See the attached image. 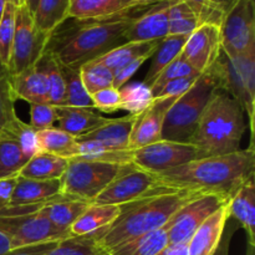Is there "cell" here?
<instances>
[{"label": "cell", "instance_id": "f6af8a7d", "mask_svg": "<svg viewBox=\"0 0 255 255\" xmlns=\"http://www.w3.org/2000/svg\"><path fill=\"white\" fill-rule=\"evenodd\" d=\"M56 122L55 107L50 104L30 105V126L36 132L54 127Z\"/></svg>", "mask_w": 255, "mask_h": 255}, {"label": "cell", "instance_id": "f546056e", "mask_svg": "<svg viewBox=\"0 0 255 255\" xmlns=\"http://www.w3.org/2000/svg\"><path fill=\"white\" fill-rule=\"evenodd\" d=\"M37 142L40 152H46L66 159L76 158L77 156L76 138L57 127L37 132Z\"/></svg>", "mask_w": 255, "mask_h": 255}, {"label": "cell", "instance_id": "9a60e30c", "mask_svg": "<svg viewBox=\"0 0 255 255\" xmlns=\"http://www.w3.org/2000/svg\"><path fill=\"white\" fill-rule=\"evenodd\" d=\"M178 97H157L144 111L134 116L131 137H129V149L141 148L161 141L162 128L167 112Z\"/></svg>", "mask_w": 255, "mask_h": 255}, {"label": "cell", "instance_id": "30bf717a", "mask_svg": "<svg viewBox=\"0 0 255 255\" xmlns=\"http://www.w3.org/2000/svg\"><path fill=\"white\" fill-rule=\"evenodd\" d=\"M222 51L238 55L255 47V1L236 0L223 16L221 25Z\"/></svg>", "mask_w": 255, "mask_h": 255}, {"label": "cell", "instance_id": "603a6c76", "mask_svg": "<svg viewBox=\"0 0 255 255\" xmlns=\"http://www.w3.org/2000/svg\"><path fill=\"white\" fill-rule=\"evenodd\" d=\"M55 114L59 124L57 128L74 137H79L97 128L107 120L97 114L94 109L87 107L57 106L55 107Z\"/></svg>", "mask_w": 255, "mask_h": 255}, {"label": "cell", "instance_id": "f35d334b", "mask_svg": "<svg viewBox=\"0 0 255 255\" xmlns=\"http://www.w3.org/2000/svg\"><path fill=\"white\" fill-rule=\"evenodd\" d=\"M44 255H109V253L97 243L94 236H71L57 242L56 246Z\"/></svg>", "mask_w": 255, "mask_h": 255}, {"label": "cell", "instance_id": "4fadbf2b", "mask_svg": "<svg viewBox=\"0 0 255 255\" xmlns=\"http://www.w3.org/2000/svg\"><path fill=\"white\" fill-rule=\"evenodd\" d=\"M228 201V198L218 194H201L182 207L169 219L168 246L188 244L201 224Z\"/></svg>", "mask_w": 255, "mask_h": 255}, {"label": "cell", "instance_id": "60d3db41", "mask_svg": "<svg viewBox=\"0 0 255 255\" xmlns=\"http://www.w3.org/2000/svg\"><path fill=\"white\" fill-rule=\"evenodd\" d=\"M201 19L202 24L221 25L223 16L236 0H183Z\"/></svg>", "mask_w": 255, "mask_h": 255}, {"label": "cell", "instance_id": "11a10c76", "mask_svg": "<svg viewBox=\"0 0 255 255\" xmlns=\"http://www.w3.org/2000/svg\"><path fill=\"white\" fill-rule=\"evenodd\" d=\"M139 6H149V5H154L157 2H162V1H168V0H134Z\"/></svg>", "mask_w": 255, "mask_h": 255}, {"label": "cell", "instance_id": "7dc6e473", "mask_svg": "<svg viewBox=\"0 0 255 255\" xmlns=\"http://www.w3.org/2000/svg\"><path fill=\"white\" fill-rule=\"evenodd\" d=\"M201 75H193V76H187V77H181V79L172 80V81L167 82L158 92L154 96V99L157 97H168V96H181L184 92L188 91L189 87L196 82V80Z\"/></svg>", "mask_w": 255, "mask_h": 255}, {"label": "cell", "instance_id": "8fae6325", "mask_svg": "<svg viewBox=\"0 0 255 255\" xmlns=\"http://www.w3.org/2000/svg\"><path fill=\"white\" fill-rule=\"evenodd\" d=\"M197 158H202V156L194 144L166 139L141 148L129 149L131 163L137 168L153 174L168 171Z\"/></svg>", "mask_w": 255, "mask_h": 255}, {"label": "cell", "instance_id": "db71d44e", "mask_svg": "<svg viewBox=\"0 0 255 255\" xmlns=\"http://www.w3.org/2000/svg\"><path fill=\"white\" fill-rule=\"evenodd\" d=\"M10 251H12L10 237L5 234L4 232L0 231V255L7 254Z\"/></svg>", "mask_w": 255, "mask_h": 255}, {"label": "cell", "instance_id": "9c48e42d", "mask_svg": "<svg viewBox=\"0 0 255 255\" xmlns=\"http://www.w3.org/2000/svg\"><path fill=\"white\" fill-rule=\"evenodd\" d=\"M172 189L159 182L156 174L132 166L117 178H115L92 203L110 204V206H124L138 199L157 194L171 193Z\"/></svg>", "mask_w": 255, "mask_h": 255}, {"label": "cell", "instance_id": "7a4b0ae2", "mask_svg": "<svg viewBox=\"0 0 255 255\" xmlns=\"http://www.w3.org/2000/svg\"><path fill=\"white\" fill-rule=\"evenodd\" d=\"M134 7L124 14L105 19L75 20V24L60 25L47 40L45 51L54 55L64 65L81 66L84 62L99 59L115 47L125 44V34L139 15Z\"/></svg>", "mask_w": 255, "mask_h": 255}, {"label": "cell", "instance_id": "ac0fdd59", "mask_svg": "<svg viewBox=\"0 0 255 255\" xmlns=\"http://www.w3.org/2000/svg\"><path fill=\"white\" fill-rule=\"evenodd\" d=\"M61 194L60 179H29L17 176L9 206H36L56 199Z\"/></svg>", "mask_w": 255, "mask_h": 255}, {"label": "cell", "instance_id": "7bdbcfd3", "mask_svg": "<svg viewBox=\"0 0 255 255\" xmlns=\"http://www.w3.org/2000/svg\"><path fill=\"white\" fill-rule=\"evenodd\" d=\"M193 75L201 74H198L196 70L192 69L191 65L182 57V55H179V56L176 57L171 64L167 65V66L157 75L156 79L152 81V84L149 85L152 95H153V97L156 96L157 92H158L167 82L172 81V80L181 79V77L187 76H193Z\"/></svg>", "mask_w": 255, "mask_h": 255}, {"label": "cell", "instance_id": "ffe728a7", "mask_svg": "<svg viewBox=\"0 0 255 255\" xmlns=\"http://www.w3.org/2000/svg\"><path fill=\"white\" fill-rule=\"evenodd\" d=\"M15 99L32 104H50L49 84L39 65L29 67L11 79Z\"/></svg>", "mask_w": 255, "mask_h": 255}, {"label": "cell", "instance_id": "6f0895ef", "mask_svg": "<svg viewBox=\"0 0 255 255\" xmlns=\"http://www.w3.org/2000/svg\"><path fill=\"white\" fill-rule=\"evenodd\" d=\"M7 0H0V20H1L2 14H4V10H5V5H6ZM16 2V0H14Z\"/></svg>", "mask_w": 255, "mask_h": 255}, {"label": "cell", "instance_id": "5bb4252c", "mask_svg": "<svg viewBox=\"0 0 255 255\" xmlns=\"http://www.w3.org/2000/svg\"><path fill=\"white\" fill-rule=\"evenodd\" d=\"M222 52L221 29L218 25L202 24L183 45L181 55L198 74L208 71Z\"/></svg>", "mask_w": 255, "mask_h": 255}, {"label": "cell", "instance_id": "f5cc1de1", "mask_svg": "<svg viewBox=\"0 0 255 255\" xmlns=\"http://www.w3.org/2000/svg\"><path fill=\"white\" fill-rule=\"evenodd\" d=\"M157 255H188L187 244H176V246H167L163 251Z\"/></svg>", "mask_w": 255, "mask_h": 255}, {"label": "cell", "instance_id": "44dd1931", "mask_svg": "<svg viewBox=\"0 0 255 255\" xmlns=\"http://www.w3.org/2000/svg\"><path fill=\"white\" fill-rule=\"evenodd\" d=\"M138 6L134 0H71L69 19H105L124 14Z\"/></svg>", "mask_w": 255, "mask_h": 255}, {"label": "cell", "instance_id": "816d5d0a", "mask_svg": "<svg viewBox=\"0 0 255 255\" xmlns=\"http://www.w3.org/2000/svg\"><path fill=\"white\" fill-rule=\"evenodd\" d=\"M16 178L17 177L0 179V212L9 206L12 189H14L15 183H16Z\"/></svg>", "mask_w": 255, "mask_h": 255}, {"label": "cell", "instance_id": "cb8c5ba5", "mask_svg": "<svg viewBox=\"0 0 255 255\" xmlns=\"http://www.w3.org/2000/svg\"><path fill=\"white\" fill-rule=\"evenodd\" d=\"M90 204L91 203L86 201L72 198L61 193L56 199L45 203L37 212L41 213L55 228L70 233L72 224Z\"/></svg>", "mask_w": 255, "mask_h": 255}, {"label": "cell", "instance_id": "7c38bea8", "mask_svg": "<svg viewBox=\"0 0 255 255\" xmlns=\"http://www.w3.org/2000/svg\"><path fill=\"white\" fill-rule=\"evenodd\" d=\"M0 231L10 237L12 249L59 242L71 237L69 232L55 228L39 212L16 217L0 216Z\"/></svg>", "mask_w": 255, "mask_h": 255}, {"label": "cell", "instance_id": "3957f363", "mask_svg": "<svg viewBox=\"0 0 255 255\" xmlns=\"http://www.w3.org/2000/svg\"><path fill=\"white\" fill-rule=\"evenodd\" d=\"M198 196L201 194L194 192H171L124 204L119 217L109 227L91 236L110 254L114 249L166 226L176 212Z\"/></svg>", "mask_w": 255, "mask_h": 255}, {"label": "cell", "instance_id": "8d00e7d4", "mask_svg": "<svg viewBox=\"0 0 255 255\" xmlns=\"http://www.w3.org/2000/svg\"><path fill=\"white\" fill-rule=\"evenodd\" d=\"M27 161L20 144L11 134H0V168L5 178L17 177Z\"/></svg>", "mask_w": 255, "mask_h": 255}, {"label": "cell", "instance_id": "74e56055", "mask_svg": "<svg viewBox=\"0 0 255 255\" xmlns=\"http://www.w3.org/2000/svg\"><path fill=\"white\" fill-rule=\"evenodd\" d=\"M76 158L121 164L131 163V161H129V149H125V151L112 149L96 141L77 142Z\"/></svg>", "mask_w": 255, "mask_h": 255}, {"label": "cell", "instance_id": "277c9868", "mask_svg": "<svg viewBox=\"0 0 255 255\" xmlns=\"http://www.w3.org/2000/svg\"><path fill=\"white\" fill-rule=\"evenodd\" d=\"M246 128L241 105L231 95L218 90L204 109L189 143L198 148L202 158L233 153L241 149Z\"/></svg>", "mask_w": 255, "mask_h": 255}, {"label": "cell", "instance_id": "ba28073f", "mask_svg": "<svg viewBox=\"0 0 255 255\" xmlns=\"http://www.w3.org/2000/svg\"><path fill=\"white\" fill-rule=\"evenodd\" d=\"M49 37V35L42 34L36 29L26 5H17L14 39L7 64L10 74L14 76L35 66L45 52Z\"/></svg>", "mask_w": 255, "mask_h": 255}, {"label": "cell", "instance_id": "7402d4cb", "mask_svg": "<svg viewBox=\"0 0 255 255\" xmlns=\"http://www.w3.org/2000/svg\"><path fill=\"white\" fill-rule=\"evenodd\" d=\"M229 218L246 231L248 243L255 246V183L254 178L244 183L227 203Z\"/></svg>", "mask_w": 255, "mask_h": 255}, {"label": "cell", "instance_id": "681fc988", "mask_svg": "<svg viewBox=\"0 0 255 255\" xmlns=\"http://www.w3.org/2000/svg\"><path fill=\"white\" fill-rule=\"evenodd\" d=\"M56 243L57 242H50V243L36 244V246L22 247V248L12 249L5 255H44L49 251H51L56 246Z\"/></svg>", "mask_w": 255, "mask_h": 255}, {"label": "cell", "instance_id": "9f6ffc18", "mask_svg": "<svg viewBox=\"0 0 255 255\" xmlns=\"http://www.w3.org/2000/svg\"><path fill=\"white\" fill-rule=\"evenodd\" d=\"M37 1H39V0H25L24 5H26V7L29 9V11L31 12V15L34 14L35 9H36Z\"/></svg>", "mask_w": 255, "mask_h": 255}, {"label": "cell", "instance_id": "83f0119b", "mask_svg": "<svg viewBox=\"0 0 255 255\" xmlns=\"http://www.w3.org/2000/svg\"><path fill=\"white\" fill-rule=\"evenodd\" d=\"M70 2L71 0H39L32 14L36 29L50 36L69 19Z\"/></svg>", "mask_w": 255, "mask_h": 255}, {"label": "cell", "instance_id": "d4e9b609", "mask_svg": "<svg viewBox=\"0 0 255 255\" xmlns=\"http://www.w3.org/2000/svg\"><path fill=\"white\" fill-rule=\"evenodd\" d=\"M121 212L120 206L91 203L70 228L74 237L91 236L109 227Z\"/></svg>", "mask_w": 255, "mask_h": 255}, {"label": "cell", "instance_id": "d6986e66", "mask_svg": "<svg viewBox=\"0 0 255 255\" xmlns=\"http://www.w3.org/2000/svg\"><path fill=\"white\" fill-rule=\"evenodd\" d=\"M133 121V115H127L116 120L107 119L97 128L75 138L77 142L96 141L112 149L125 151V149H129V137H131Z\"/></svg>", "mask_w": 255, "mask_h": 255}, {"label": "cell", "instance_id": "680465c9", "mask_svg": "<svg viewBox=\"0 0 255 255\" xmlns=\"http://www.w3.org/2000/svg\"><path fill=\"white\" fill-rule=\"evenodd\" d=\"M246 255H255V246L254 244L248 243V247H247V253Z\"/></svg>", "mask_w": 255, "mask_h": 255}, {"label": "cell", "instance_id": "bcb514c9", "mask_svg": "<svg viewBox=\"0 0 255 255\" xmlns=\"http://www.w3.org/2000/svg\"><path fill=\"white\" fill-rule=\"evenodd\" d=\"M91 100L94 109L99 111L106 114L120 111V92L114 86L95 92L91 95Z\"/></svg>", "mask_w": 255, "mask_h": 255}, {"label": "cell", "instance_id": "94428289", "mask_svg": "<svg viewBox=\"0 0 255 255\" xmlns=\"http://www.w3.org/2000/svg\"><path fill=\"white\" fill-rule=\"evenodd\" d=\"M0 179H5L4 174H2V172H1V168H0Z\"/></svg>", "mask_w": 255, "mask_h": 255}, {"label": "cell", "instance_id": "ab89813d", "mask_svg": "<svg viewBox=\"0 0 255 255\" xmlns=\"http://www.w3.org/2000/svg\"><path fill=\"white\" fill-rule=\"evenodd\" d=\"M80 75L84 82V86L90 95L100 90L112 87L114 85V74L99 59L90 60L80 66Z\"/></svg>", "mask_w": 255, "mask_h": 255}, {"label": "cell", "instance_id": "f907efd6", "mask_svg": "<svg viewBox=\"0 0 255 255\" xmlns=\"http://www.w3.org/2000/svg\"><path fill=\"white\" fill-rule=\"evenodd\" d=\"M237 229H238L237 228V226H234L233 223H228V222H227L226 228H224V232H223V236H222V239H221V243H219L218 248L216 249V252H214L213 255H229V248H231L232 238H233Z\"/></svg>", "mask_w": 255, "mask_h": 255}, {"label": "cell", "instance_id": "1f68e13d", "mask_svg": "<svg viewBox=\"0 0 255 255\" xmlns=\"http://www.w3.org/2000/svg\"><path fill=\"white\" fill-rule=\"evenodd\" d=\"M11 79L6 65L0 62V133H10L20 120L15 112L16 99Z\"/></svg>", "mask_w": 255, "mask_h": 255}, {"label": "cell", "instance_id": "e0dca14e", "mask_svg": "<svg viewBox=\"0 0 255 255\" xmlns=\"http://www.w3.org/2000/svg\"><path fill=\"white\" fill-rule=\"evenodd\" d=\"M228 219V207L224 204L212 213L189 239L187 244L188 255H213L221 243Z\"/></svg>", "mask_w": 255, "mask_h": 255}, {"label": "cell", "instance_id": "484cf974", "mask_svg": "<svg viewBox=\"0 0 255 255\" xmlns=\"http://www.w3.org/2000/svg\"><path fill=\"white\" fill-rule=\"evenodd\" d=\"M161 40L154 41H127L120 46L115 47L111 51L106 52L99 57L100 61L104 62L112 71V74L119 71L120 69L139 57H149L156 51Z\"/></svg>", "mask_w": 255, "mask_h": 255}, {"label": "cell", "instance_id": "5b68a950", "mask_svg": "<svg viewBox=\"0 0 255 255\" xmlns=\"http://www.w3.org/2000/svg\"><path fill=\"white\" fill-rule=\"evenodd\" d=\"M218 90L216 80L209 72L202 74L168 110L162 128V139L189 143L204 109Z\"/></svg>", "mask_w": 255, "mask_h": 255}, {"label": "cell", "instance_id": "2e32d148", "mask_svg": "<svg viewBox=\"0 0 255 255\" xmlns=\"http://www.w3.org/2000/svg\"><path fill=\"white\" fill-rule=\"evenodd\" d=\"M174 0L157 2L137 15L125 34L127 41H154L168 36V9Z\"/></svg>", "mask_w": 255, "mask_h": 255}, {"label": "cell", "instance_id": "91938a15", "mask_svg": "<svg viewBox=\"0 0 255 255\" xmlns=\"http://www.w3.org/2000/svg\"><path fill=\"white\" fill-rule=\"evenodd\" d=\"M25 0H16V4L17 5H24Z\"/></svg>", "mask_w": 255, "mask_h": 255}, {"label": "cell", "instance_id": "8992f818", "mask_svg": "<svg viewBox=\"0 0 255 255\" xmlns=\"http://www.w3.org/2000/svg\"><path fill=\"white\" fill-rule=\"evenodd\" d=\"M207 72L216 80L218 89L231 95L248 116L252 137L255 111V47L238 55L221 52L216 64Z\"/></svg>", "mask_w": 255, "mask_h": 255}, {"label": "cell", "instance_id": "be15d7a7", "mask_svg": "<svg viewBox=\"0 0 255 255\" xmlns=\"http://www.w3.org/2000/svg\"><path fill=\"white\" fill-rule=\"evenodd\" d=\"M109 255H110V254H109Z\"/></svg>", "mask_w": 255, "mask_h": 255}, {"label": "cell", "instance_id": "f1b7e54d", "mask_svg": "<svg viewBox=\"0 0 255 255\" xmlns=\"http://www.w3.org/2000/svg\"><path fill=\"white\" fill-rule=\"evenodd\" d=\"M168 228L169 222L156 231L114 249L110 255H157L168 246Z\"/></svg>", "mask_w": 255, "mask_h": 255}, {"label": "cell", "instance_id": "e575fe53", "mask_svg": "<svg viewBox=\"0 0 255 255\" xmlns=\"http://www.w3.org/2000/svg\"><path fill=\"white\" fill-rule=\"evenodd\" d=\"M202 21L183 0H174L168 9V35H191Z\"/></svg>", "mask_w": 255, "mask_h": 255}, {"label": "cell", "instance_id": "6125c7cd", "mask_svg": "<svg viewBox=\"0 0 255 255\" xmlns=\"http://www.w3.org/2000/svg\"><path fill=\"white\" fill-rule=\"evenodd\" d=\"M0 134H1V133H0Z\"/></svg>", "mask_w": 255, "mask_h": 255}, {"label": "cell", "instance_id": "4316f807", "mask_svg": "<svg viewBox=\"0 0 255 255\" xmlns=\"http://www.w3.org/2000/svg\"><path fill=\"white\" fill-rule=\"evenodd\" d=\"M69 164V159L55 154L39 152L26 162L17 176L29 179H61Z\"/></svg>", "mask_w": 255, "mask_h": 255}, {"label": "cell", "instance_id": "836d02e7", "mask_svg": "<svg viewBox=\"0 0 255 255\" xmlns=\"http://www.w3.org/2000/svg\"><path fill=\"white\" fill-rule=\"evenodd\" d=\"M120 110L128 112V115L141 114L154 100L151 87L143 81L127 82L119 89Z\"/></svg>", "mask_w": 255, "mask_h": 255}, {"label": "cell", "instance_id": "b9f144b4", "mask_svg": "<svg viewBox=\"0 0 255 255\" xmlns=\"http://www.w3.org/2000/svg\"><path fill=\"white\" fill-rule=\"evenodd\" d=\"M16 6L17 4L14 0H7L4 14L0 20V62L6 66L9 64L12 39H14Z\"/></svg>", "mask_w": 255, "mask_h": 255}, {"label": "cell", "instance_id": "4dcf8cb0", "mask_svg": "<svg viewBox=\"0 0 255 255\" xmlns=\"http://www.w3.org/2000/svg\"><path fill=\"white\" fill-rule=\"evenodd\" d=\"M186 35H168L159 41L156 51L152 55V62L144 76V84H152L157 75L164 69L168 64H171L176 57L181 55L183 45L187 40Z\"/></svg>", "mask_w": 255, "mask_h": 255}, {"label": "cell", "instance_id": "ee69618b", "mask_svg": "<svg viewBox=\"0 0 255 255\" xmlns=\"http://www.w3.org/2000/svg\"><path fill=\"white\" fill-rule=\"evenodd\" d=\"M7 134H11L16 139L17 143L21 147L22 153L25 154L27 159H30L32 156L40 152L39 142H37V132L29 124H25L21 120H19L16 126Z\"/></svg>", "mask_w": 255, "mask_h": 255}, {"label": "cell", "instance_id": "52a82bcc", "mask_svg": "<svg viewBox=\"0 0 255 255\" xmlns=\"http://www.w3.org/2000/svg\"><path fill=\"white\" fill-rule=\"evenodd\" d=\"M133 166L111 162L87 161L81 158L69 159V164L61 177V193L72 198L92 203L94 199L115 178Z\"/></svg>", "mask_w": 255, "mask_h": 255}, {"label": "cell", "instance_id": "6da1fadb", "mask_svg": "<svg viewBox=\"0 0 255 255\" xmlns=\"http://www.w3.org/2000/svg\"><path fill=\"white\" fill-rule=\"evenodd\" d=\"M163 186L174 192H194L231 197L255 177L254 144L223 156L197 158L156 174Z\"/></svg>", "mask_w": 255, "mask_h": 255}, {"label": "cell", "instance_id": "d590c367", "mask_svg": "<svg viewBox=\"0 0 255 255\" xmlns=\"http://www.w3.org/2000/svg\"><path fill=\"white\" fill-rule=\"evenodd\" d=\"M40 69L44 71L49 84L50 105L54 107L66 106V96H65V82L62 79L61 70L56 57L49 51H45L37 61Z\"/></svg>", "mask_w": 255, "mask_h": 255}, {"label": "cell", "instance_id": "c3c4849f", "mask_svg": "<svg viewBox=\"0 0 255 255\" xmlns=\"http://www.w3.org/2000/svg\"><path fill=\"white\" fill-rule=\"evenodd\" d=\"M148 59L149 57H139V59H137V60H134V61L129 62V64L125 65L122 69H120L119 71L115 72L114 74V85H112V86H114L115 89L119 90L120 87H122L125 84H127V82L132 79V76H133V75L138 71L139 67H141L142 65H143Z\"/></svg>", "mask_w": 255, "mask_h": 255}, {"label": "cell", "instance_id": "d6a6232c", "mask_svg": "<svg viewBox=\"0 0 255 255\" xmlns=\"http://www.w3.org/2000/svg\"><path fill=\"white\" fill-rule=\"evenodd\" d=\"M59 66L65 82L66 106L94 109L91 95L86 91L84 82L81 80L80 67L72 66V65H64L61 62H59Z\"/></svg>", "mask_w": 255, "mask_h": 255}]
</instances>
